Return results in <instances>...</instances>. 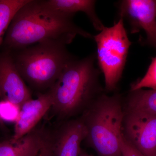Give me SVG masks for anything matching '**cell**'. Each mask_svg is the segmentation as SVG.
I'll return each instance as SVG.
<instances>
[{"mask_svg":"<svg viewBox=\"0 0 156 156\" xmlns=\"http://www.w3.org/2000/svg\"><path fill=\"white\" fill-rule=\"evenodd\" d=\"M122 156H145L126 141L122 135L120 142Z\"/></svg>","mask_w":156,"mask_h":156,"instance_id":"e0dca14e","label":"cell"},{"mask_svg":"<svg viewBox=\"0 0 156 156\" xmlns=\"http://www.w3.org/2000/svg\"><path fill=\"white\" fill-rule=\"evenodd\" d=\"M124 138L145 156H156V115L124 108Z\"/></svg>","mask_w":156,"mask_h":156,"instance_id":"8992f818","label":"cell"},{"mask_svg":"<svg viewBox=\"0 0 156 156\" xmlns=\"http://www.w3.org/2000/svg\"><path fill=\"white\" fill-rule=\"evenodd\" d=\"M0 98L20 108L31 93L17 70L11 52L0 53Z\"/></svg>","mask_w":156,"mask_h":156,"instance_id":"ba28073f","label":"cell"},{"mask_svg":"<svg viewBox=\"0 0 156 156\" xmlns=\"http://www.w3.org/2000/svg\"><path fill=\"white\" fill-rule=\"evenodd\" d=\"M96 54L69 62L50 88L53 104L50 111L62 122L82 115L103 90L100 71L95 66Z\"/></svg>","mask_w":156,"mask_h":156,"instance_id":"7a4b0ae2","label":"cell"},{"mask_svg":"<svg viewBox=\"0 0 156 156\" xmlns=\"http://www.w3.org/2000/svg\"><path fill=\"white\" fill-rule=\"evenodd\" d=\"M87 131L80 116L64 121L52 136L54 156H79Z\"/></svg>","mask_w":156,"mask_h":156,"instance_id":"30bf717a","label":"cell"},{"mask_svg":"<svg viewBox=\"0 0 156 156\" xmlns=\"http://www.w3.org/2000/svg\"><path fill=\"white\" fill-rule=\"evenodd\" d=\"M92 156L91 155L87 153L86 152L84 151L83 150L81 149L80 153V156Z\"/></svg>","mask_w":156,"mask_h":156,"instance_id":"ffe728a7","label":"cell"},{"mask_svg":"<svg viewBox=\"0 0 156 156\" xmlns=\"http://www.w3.org/2000/svg\"><path fill=\"white\" fill-rule=\"evenodd\" d=\"M39 156H54L50 134L45 133Z\"/></svg>","mask_w":156,"mask_h":156,"instance_id":"ac0fdd59","label":"cell"},{"mask_svg":"<svg viewBox=\"0 0 156 156\" xmlns=\"http://www.w3.org/2000/svg\"><path fill=\"white\" fill-rule=\"evenodd\" d=\"M118 7L120 17L128 20L131 33L143 30L147 43L156 48V0H123Z\"/></svg>","mask_w":156,"mask_h":156,"instance_id":"52a82bcc","label":"cell"},{"mask_svg":"<svg viewBox=\"0 0 156 156\" xmlns=\"http://www.w3.org/2000/svg\"><path fill=\"white\" fill-rule=\"evenodd\" d=\"M97 45V57L101 72L105 78L107 92L115 91L122 75L132 44L124 27V18L110 27H105L93 36Z\"/></svg>","mask_w":156,"mask_h":156,"instance_id":"5b68a950","label":"cell"},{"mask_svg":"<svg viewBox=\"0 0 156 156\" xmlns=\"http://www.w3.org/2000/svg\"><path fill=\"white\" fill-rule=\"evenodd\" d=\"M124 115L121 96L104 93L81 115L87 131L85 140L99 156H122Z\"/></svg>","mask_w":156,"mask_h":156,"instance_id":"3957f363","label":"cell"},{"mask_svg":"<svg viewBox=\"0 0 156 156\" xmlns=\"http://www.w3.org/2000/svg\"><path fill=\"white\" fill-rule=\"evenodd\" d=\"M77 36L93 39L66 16L50 9L43 0H30L16 13L7 31L2 46L14 52L43 43L69 44Z\"/></svg>","mask_w":156,"mask_h":156,"instance_id":"6da1fadb","label":"cell"},{"mask_svg":"<svg viewBox=\"0 0 156 156\" xmlns=\"http://www.w3.org/2000/svg\"><path fill=\"white\" fill-rule=\"evenodd\" d=\"M11 53L25 82L41 93L53 87L66 65L76 58L66 45L52 43H39Z\"/></svg>","mask_w":156,"mask_h":156,"instance_id":"277c9868","label":"cell"},{"mask_svg":"<svg viewBox=\"0 0 156 156\" xmlns=\"http://www.w3.org/2000/svg\"><path fill=\"white\" fill-rule=\"evenodd\" d=\"M0 128L2 130L5 129V123H4V121L1 119V117H0Z\"/></svg>","mask_w":156,"mask_h":156,"instance_id":"d6986e66","label":"cell"},{"mask_svg":"<svg viewBox=\"0 0 156 156\" xmlns=\"http://www.w3.org/2000/svg\"><path fill=\"white\" fill-rule=\"evenodd\" d=\"M45 133L36 128L16 141L0 142V156H39Z\"/></svg>","mask_w":156,"mask_h":156,"instance_id":"8fae6325","label":"cell"},{"mask_svg":"<svg viewBox=\"0 0 156 156\" xmlns=\"http://www.w3.org/2000/svg\"><path fill=\"white\" fill-rule=\"evenodd\" d=\"M30 0H0V47L12 20Z\"/></svg>","mask_w":156,"mask_h":156,"instance_id":"5bb4252c","label":"cell"},{"mask_svg":"<svg viewBox=\"0 0 156 156\" xmlns=\"http://www.w3.org/2000/svg\"><path fill=\"white\" fill-rule=\"evenodd\" d=\"M50 9L66 16L73 17L78 12H83L90 20L95 30L101 31L104 25L95 11L96 1L93 0H43Z\"/></svg>","mask_w":156,"mask_h":156,"instance_id":"7c38bea8","label":"cell"},{"mask_svg":"<svg viewBox=\"0 0 156 156\" xmlns=\"http://www.w3.org/2000/svg\"><path fill=\"white\" fill-rule=\"evenodd\" d=\"M145 88L156 90V56L152 58L151 62L145 75L131 84L130 91Z\"/></svg>","mask_w":156,"mask_h":156,"instance_id":"9a60e30c","label":"cell"},{"mask_svg":"<svg viewBox=\"0 0 156 156\" xmlns=\"http://www.w3.org/2000/svg\"><path fill=\"white\" fill-rule=\"evenodd\" d=\"M20 108L14 104L7 101H0V117L3 121L16 122Z\"/></svg>","mask_w":156,"mask_h":156,"instance_id":"2e32d148","label":"cell"},{"mask_svg":"<svg viewBox=\"0 0 156 156\" xmlns=\"http://www.w3.org/2000/svg\"><path fill=\"white\" fill-rule=\"evenodd\" d=\"M53 104V94L50 89L46 92H39L37 98H32L23 104L15 122L14 134L11 139L16 141L36 128Z\"/></svg>","mask_w":156,"mask_h":156,"instance_id":"9c48e42d","label":"cell"},{"mask_svg":"<svg viewBox=\"0 0 156 156\" xmlns=\"http://www.w3.org/2000/svg\"><path fill=\"white\" fill-rule=\"evenodd\" d=\"M124 108L156 115V90L130 91Z\"/></svg>","mask_w":156,"mask_h":156,"instance_id":"4fadbf2b","label":"cell"}]
</instances>
